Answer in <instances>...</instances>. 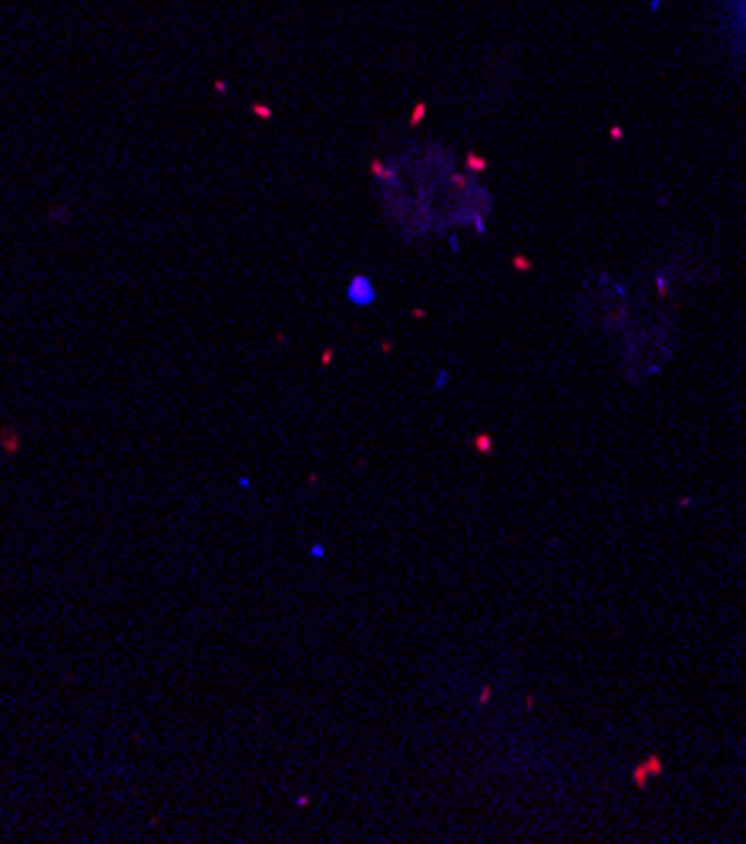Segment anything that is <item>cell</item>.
Instances as JSON below:
<instances>
[]
</instances>
